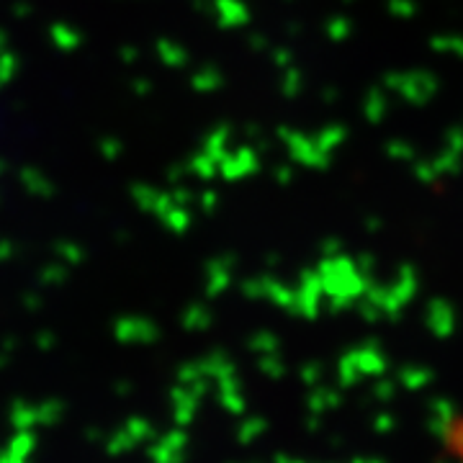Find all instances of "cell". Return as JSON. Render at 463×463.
Here are the masks:
<instances>
[]
</instances>
